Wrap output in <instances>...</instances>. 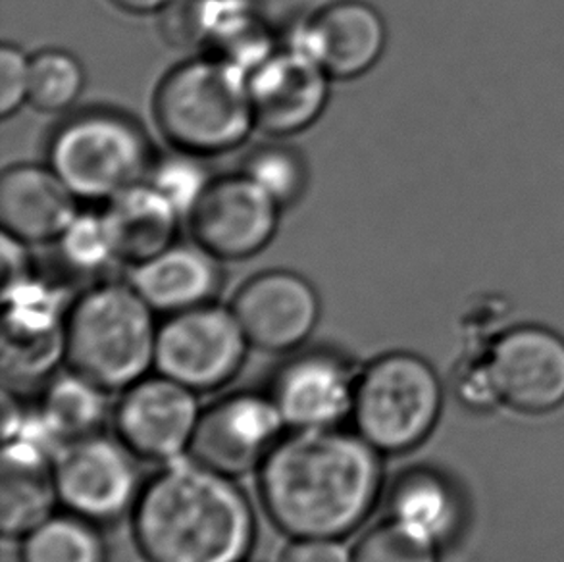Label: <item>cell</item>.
<instances>
[{
  "label": "cell",
  "mask_w": 564,
  "mask_h": 562,
  "mask_svg": "<svg viewBox=\"0 0 564 562\" xmlns=\"http://www.w3.org/2000/svg\"><path fill=\"white\" fill-rule=\"evenodd\" d=\"M200 414L197 391L162 374L145 376L123 389L115 411L116 433L139 458L170 463L189 455Z\"/></svg>",
  "instance_id": "cell-11"
},
{
  "label": "cell",
  "mask_w": 564,
  "mask_h": 562,
  "mask_svg": "<svg viewBox=\"0 0 564 562\" xmlns=\"http://www.w3.org/2000/svg\"><path fill=\"white\" fill-rule=\"evenodd\" d=\"M108 389L77 370L62 372L45 389L37 411L39 420L61 448L72 441L99 433L107 419Z\"/></svg>",
  "instance_id": "cell-24"
},
{
  "label": "cell",
  "mask_w": 564,
  "mask_h": 562,
  "mask_svg": "<svg viewBox=\"0 0 564 562\" xmlns=\"http://www.w3.org/2000/svg\"><path fill=\"white\" fill-rule=\"evenodd\" d=\"M231 309L251 345L288 353L313 335L321 318V296L303 275L270 270L247 281Z\"/></svg>",
  "instance_id": "cell-15"
},
{
  "label": "cell",
  "mask_w": 564,
  "mask_h": 562,
  "mask_svg": "<svg viewBox=\"0 0 564 562\" xmlns=\"http://www.w3.org/2000/svg\"><path fill=\"white\" fill-rule=\"evenodd\" d=\"M503 404L545 414L564 404V337L543 326H517L497 335L486 350Z\"/></svg>",
  "instance_id": "cell-13"
},
{
  "label": "cell",
  "mask_w": 564,
  "mask_h": 562,
  "mask_svg": "<svg viewBox=\"0 0 564 562\" xmlns=\"http://www.w3.org/2000/svg\"><path fill=\"white\" fill-rule=\"evenodd\" d=\"M360 370L337 350H306L278 368L270 396L290 430L339 428L352 417Z\"/></svg>",
  "instance_id": "cell-12"
},
{
  "label": "cell",
  "mask_w": 564,
  "mask_h": 562,
  "mask_svg": "<svg viewBox=\"0 0 564 562\" xmlns=\"http://www.w3.org/2000/svg\"><path fill=\"white\" fill-rule=\"evenodd\" d=\"M161 31L176 48L203 46V0H172L161 12Z\"/></svg>",
  "instance_id": "cell-33"
},
{
  "label": "cell",
  "mask_w": 564,
  "mask_h": 562,
  "mask_svg": "<svg viewBox=\"0 0 564 562\" xmlns=\"http://www.w3.org/2000/svg\"><path fill=\"white\" fill-rule=\"evenodd\" d=\"M443 409L442 378L426 358L388 353L360 370L352 422L380 453L399 455L432 435Z\"/></svg>",
  "instance_id": "cell-6"
},
{
  "label": "cell",
  "mask_w": 564,
  "mask_h": 562,
  "mask_svg": "<svg viewBox=\"0 0 564 562\" xmlns=\"http://www.w3.org/2000/svg\"><path fill=\"white\" fill-rule=\"evenodd\" d=\"M147 182L151 183L154 190L161 191L162 195L176 206L182 218H189L213 180L200 164V156L177 151L176 154L154 160L153 170Z\"/></svg>",
  "instance_id": "cell-28"
},
{
  "label": "cell",
  "mask_w": 564,
  "mask_h": 562,
  "mask_svg": "<svg viewBox=\"0 0 564 562\" xmlns=\"http://www.w3.org/2000/svg\"><path fill=\"white\" fill-rule=\"evenodd\" d=\"M352 562H440V549L388 520L360 540Z\"/></svg>",
  "instance_id": "cell-30"
},
{
  "label": "cell",
  "mask_w": 564,
  "mask_h": 562,
  "mask_svg": "<svg viewBox=\"0 0 564 562\" xmlns=\"http://www.w3.org/2000/svg\"><path fill=\"white\" fill-rule=\"evenodd\" d=\"M116 260L131 267L153 259L176 244L182 214L149 182L138 183L107 201L102 210Z\"/></svg>",
  "instance_id": "cell-22"
},
{
  "label": "cell",
  "mask_w": 564,
  "mask_h": 562,
  "mask_svg": "<svg viewBox=\"0 0 564 562\" xmlns=\"http://www.w3.org/2000/svg\"><path fill=\"white\" fill-rule=\"evenodd\" d=\"M288 45L308 54L332 79H355L380 61L388 28L367 2L339 0L299 23Z\"/></svg>",
  "instance_id": "cell-16"
},
{
  "label": "cell",
  "mask_w": 564,
  "mask_h": 562,
  "mask_svg": "<svg viewBox=\"0 0 564 562\" xmlns=\"http://www.w3.org/2000/svg\"><path fill=\"white\" fill-rule=\"evenodd\" d=\"M249 345L231 306L203 304L164 320L154 368L193 391H213L236 378Z\"/></svg>",
  "instance_id": "cell-7"
},
{
  "label": "cell",
  "mask_w": 564,
  "mask_h": 562,
  "mask_svg": "<svg viewBox=\"0 0 564 562\" xmlns=\"http://www.w3.org/2000/svg\"><path fill=\"white\" fill-rule=\"evenodd\" d=\"M22 562H107L99 525L66 510L53 515L22 538Z\"/></svg>",
  "instance_id": "cell-25"
},
{
  "label": "cell",
  "mask_w": 564,
  "mask_h": 562,
  "mask_svg": "<svg viewBox=\"0 0 564 562\" xmlns=\"http://www.w3.org/2000/svg\"><path fill=\"white\" fill-rule=\"evenodd\" d=\"M280 562H352V553L341 540L306 538L293 540L290 548L283 551Z\"/></svg>",
  "instance_id": "cell-34"
},
{
  "label": "cell",
  "mask_w": 564,
  "mask_h": 562,
  "mask_svg": "<svg viewBox=\"0 0 564 562\" xmlns=\"http://www.w3.org/2000/svg\"><path fill=\"white\" fill-rule=\"evenodd\" d=\"M77 201L53 167L10 166L0 177L2 231L25 245L58 241L79 214Z\"/></svg>",
  "instance_id": "cell-18"
},
{
  "label": "cell",
  "mask_w": 564,
  "mask_h": 562,
  "mask_svg": "<svg viewBox=\"0 0 564 562\" xmlns=\"http://www.w3.org/2000/svg\"><path fill=\"white\" fill-rule=\"evenodd\" d=\"M61 295L35 275L4 288V366L14 378H31L51 368L64 349Z\"/></svg>",
  "instance_id": "cell-17"
},
{
  "label": "cell",
  "mask_w": 564,
  "mask_h": 562,
  "mask_svg": "<svg viewBox=\"0 0 564 562\" xmlns=\"http://www.w3.org/2000/svg\"><path fill=\"white\" fill-rule=\"evenodd\" d=\"M133 532L149 562H245L257 518L236 478L185 455L145 482Z\"/></svg>",
  "instance_id": "cell-2"
},
{
  "label": "cell",
  "mask_w": 564,
  "mask_h": 562,
  "mask_svg": "<svg viewBox=\"0 0 564 562\" xmlns=\"http://www.w3.org/2000/svg\"><path fill=\"white\" fill-rule=\"evenodd\" d=\"M203 46L249 74L278 48L254 0H203Z\"/></svg>",
  "instance_id": "cell-23"
},
{
  "label": "cell",
  "mask_w": 564,
  "mask_h": 562,
  "mask_svg": "<svg viewBox=\"0 0 564 562\" xmlns=\"http://www.w3.org/2000/svg\"><path fill=\"white\" fill-rule=\"evenodd\" d=\"M241 174L267 191L278 205H295L308 187V166L301 152L288 144H262L245 159Z\"/></svg>",
  "instance_id": "cell-26"
},
{
  "label": "cell",
  "mask_w": 564,
  "mask_h": 562,
  "mask_svg": "<svg viewBox=\"0 0 564 562\" xmlns=\"http://www.w3.org/2000/svg\"><path fill=\"white\" fill-rule=\"evenodd\" d=\"M282 206L245 174L213 180L189 224L193 239L220 260L251 259L272 244Z\"/></svg>",
  "instance_id": "cell-10"
},
{
  "label": "cell",
  "mask_w": 564,
  "mask_h": 562,
  "mask_svg": "<svg viewBox=\"0 0 564 562\" xmlns=\"http://www.w3.org/2000/svg\"><path fill=\"white\" fill-rule=\"evenodd\" d=\"M56 453L30 435L4 441L0 468V528L20 538L53 517L58 501L54 478Z\"/></svg>",
  "instance_id": "cell-19"
},
{
  "label": "cell",
  "mask_w": 564,
  "mask_h": 562,
  "mask_svg": "<svg viewBox=\"0 0 564 562\" xmlns=\"http://www.w3.org/2000/svg\"><path fill=\"white\" fill-rule=\"evenodd\" d=\"M285 428L270 393H236L200 414L189 455L237 478L262 466L285 435Z\"/></svg>",
  "instance_id": "cell-9"
},
{
  "label": "cell",
  "mask_w": 564,
  "mask_h": 562,
  "mask_svg": "<svg viewBox=\"0 0 564 562\" xmlns=\"http://www.w3.org/2000/svg\"><path fill=\"white\" fill-rule=\"evenodd\" d=\"M56 244L62 260L79 274H95L116 260L102 214H77Z\"/></svg>",
  "instance_id": "cell-29"
},
{
  "label": "cell",
  "mask_w": 564,
  "mask_h": 562,
  "mask_svg": "<svg viewBox=\"0 0 564 562\" xmlns=\"http://www.w3.org/2000/svg\"><path fill=\"white\" fill-rule=\"evenodd\" d=\"M453 391L458 403L473 412H489L503 404L489 370L486 353L465 360L455 372Z\"/></svg>",
  "instance_id": "cell-31"
},
{
  "label": "cell",
  "mask_w": 564,
  "mask_h": 562,
  "mask_svg": "<svg viewBox=\"0 0 564 562\" xmlns=\"http://www.w3.org/2000/svg\"><path fill=\"white\" fill-rule=\"evenodd\" d=\"M389 520L442 551L463 533L465 497L442 472L426 466L412 468L391 487Z\"/></svg>",
  "instance_id": "cell-21"
},
{
  "label": "cell",
  "mask_w": 564,
  "mask_h": 562,
  "mask_svg": "<svg viewBox=\"0 0 564 562\" xmlns=\"http://www.w3.org/2000/svg\"><path fill=\"white\" fill-rule=\"evenodd\" d=\"M332 77L295 46H278L249 74L252 116L272 138L308 130L324 115Z\"/></svg>",
  "instance_id": "cell-14"
},
{
  "label": "cell",
  "mask_w": 564,
  "mask_h": 562,
  "mask_svg": "<svg viewBox=\"0 0 564 562\" xmlns=\"http://www.w3.org/2000/svg\"><path fill=\"white\" fill-rule=\"evenodd\" d=\"M110 2L130 14H154V12H162L172 0H110Z\"/></svg>",
  "instance_id": "cell-35"
},
{
  "label": "cell",
  "mask_w": 564,
  "mask_h": 562,
  "mask_svg": "<svg viewBox=\"0 0 564 562\" xmlns=\"http://www.w3.org/2000/svg\"><path fill=\"white\" fill-rule=\"evenodd\" d=\"M220 262L197 241H176L153 259L135 264L130 283L154 312L170 316L214 303L224 281Z\"/></svg>",
  "instance_id": "cell-20"
},
{
  "label": "cell",
  "mask_w": 564,
  "mask_h": 562,
  "mask_svg": "<svg viewBox=\"0 0 564 562\" xmlns=\"http://www.w3.org/2000/svg\"><path fill=\"white\" fill-rule=\"evenodd\" d=\"M381 455L359 432L291 430L260 466L268 517L293 540H344L380 501Z\"/></svg>",
  "instance_id": "cell-1"
},
{
  "label": "cell",
  "mask_w": 564,
  "mask_h": 562,
  "mask_svg": "<svg viewBox=\"0 0 564 562\" xmlns=\"http://www.w3.org/2000/svg\"><path fill=\"white\" fill-rule=\"evenodd\" d=\"M159 324L135 288L120 281L93 285L66 314L69 365L99 386L128 389L154 368Z\"/></svg>",
  "instance_id": "cell-4"
},
{
  "label": "cell",
  "mask_w": 564,
  "mask_h": 562,
  "mask_svg": "<svg viewBox=\"0 0 564 562\" xmlns=\"http://www.w3.org/2000/svg\"><path fill=\"white\" fill-rule=\"evenodd\" d=\"M154 116L176 151L200 159L234 151L257 128L249 72L213 54L184 62L154 93Z\"/></svg>",
  "instance_id": "cell-3"
},
{
  "label": "cell",
  "mask_w": 564,
  "mask_h": 562,
  "mask_svg": "<svg viewBox=\"0 0 564 562\" xmlns=\"http://www.w3.org/2000/svg\"><path fill=\"white\" fill-rule=\"evenodd\" d=\"M139 456L120 437L93 433L62 447L54 461L58 501L95 525L133 512L145 482Z\"/></svg>",
  "instance_id": "cell-8"
},
{
  "label": "cell",
  "mask_w": 564,
  "mask_h": 562,
  "mask_svg": "<svg viewBox=\"0 0 564 562\" xmlns=\"http://www.w3.org/2000/svg\"><path fill=\"white\" fill-rule=\"evenodd\" d=\"M85 72L76 56L48 48L31 56L30 102L43 112L68 110L84 91Z\"/></svg>",
  "instance_id": "cell-27"
},
{
  "label": "cell",
  "mask_w": 564,
  "mask_h": 562,
  "mask_svg": "<svg viewBox=\"0 0 564 562\" xmlns=\"http://www.w3.org/2000/svg\"><path fill=\"white\" fill-rule=\"evenodd\" d=\"M31 58L20 46L0 48V116L10 118L30 100Z\"/></svg>",
  "instance_id": "cell-32"
},
{
  "label": "cell",
  "mask_w": 564,
  "mask_h": 562,
  "mask_svg": "<svg viewBox=\"0 0 564 562\" xmlns=\"http://www.w3.org/2000/svg\"><path fill=\"white\" fill-rule=\"evenodd\" d=\"M153 164L141 123L108 108L72 116L48 141V166L84 201H110L147 182Z\"/></svg>",
  "instance_id": "cell-5"
}]
</instances>
